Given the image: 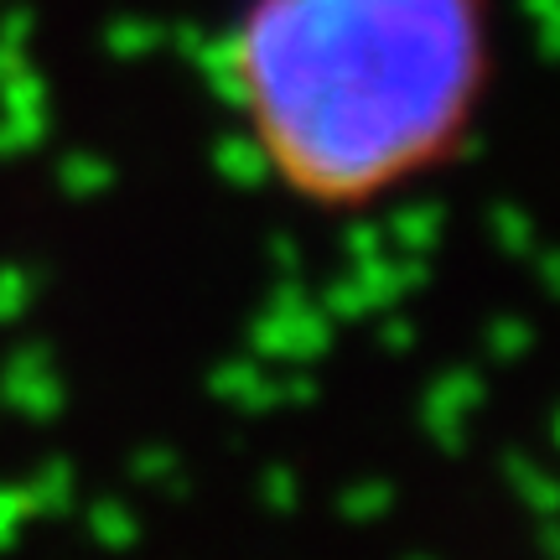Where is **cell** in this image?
I'll return each mask as SVG.
<instances>
[{
  "mask_svg": "<svg viewBox=\"0 0 560 560\" xmlns=\"http://www.w3.org/2000/svg\"><path fill=\"white\" fill-rule=\"evenodd\" d=\"M223 79L265 172L353 213L462 151L493 83L488 0H244Z\"/></svg>",
  "mask_w": 560,
  "mask_h": 560,
  "instance_id": "cell-1",
  "label": "cell"
}]
</instances>
